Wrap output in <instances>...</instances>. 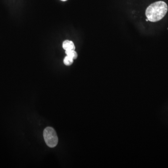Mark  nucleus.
<instances>
[{
  "label": "nucleus",
  "instance_id": "f257e3e1",
  "mask_svg": "<svg viewBox=\"0 0 168 168\" xmlns=\"http://www.w3.org/2000/svg\"><path fill=\"white\" fill-rule=\"evenodd\" d=\"M168 11V6L163 1H156L149 6L146 10V16L149 21L156 22L162 19Z\"/></svg>",
  "mask_w": 168,
  "mask_h": 168
},
{
  "label": "nucleus",
  "instance_id": "f03ea898",
  "mask_svg": "<svg viewBox=\"0 0 168 168\" xmlns=\"http://www.w3.org/2000/svg\"><path fill=\"white\" fill-rule=\"evenodd\" d=\"M44 138L47 146L54 148L58 143V137L56 132L51 127H47L44 131Z\"/></svg>",
  "mask_w": 168,
  "mask_h": 168
},
{
  "label": "nucleus",
  "instance_id": "7ed1b4c3",
  "mask_svg": "<svg viewBox=\"0 0 168 168\" xmlns=\"http://www.w3.org/2000/svg\"><path fill=\"white\" fill-rule=\"evenodd\" d=\"M63 48L65 51L75 50V46L71 41L65 40L63 43Z\"/></svg>",
  "mask_w": 168,
  "mask_h": 168
},
{
  "label": "nucleus",
  "instance_id": "20e7f679",
  "mask_svg": "<svg viewBox=\"0 0 168 168\" xmlns=\"http://www.w3.org/2000/svg\"><path fill=\"white\" fill-rule=\"evenodd\" d=\"M65 53L67 56H69L73 59H75L78 57L77 52L75 50L65 51Z\"/></svg>",
  "mask_w": 168,
  "mask_h": 168
},
{
  "label": "nucleus",
  "instance_id": "39448f33",
  "mask_svg": "<svg viewBox=\"0 0 168 168\" xmlns=\"http://www.w3.org/2000/svg\"><path fill=\"white\" fill-rule=\"evenodd\" d=\"M74 62V59H71L69 56H66L65 57L64 59V63L65 65L69 66L71 65H72V63Z\"/></svg>",
  "mask_w": 168,
  "mask_h": 168
},
{
  "label": "nucleus",
  "instance_id": "423d86ee",
  "mask_svg": "<svg viewBox=\"0 0 168 168\" xmlns=\"http://www.w3.org/2000/svg\"><path fill=\"white\" fill-rule=\"evenodd\" d=\"M61 1H66L67 0H61Z\"/></svg>",
  "mask_w": 168,
  "mask_h": 168
},
{
  "label": "nucleus",
  "instance_id": "0eeeda50",
  "mask_svg": "<svg viewBox=\"0 0 168 168\" xmlns=\"http://www.w3.org/2000/svg\"><path fill=\"white\" fill-rule=\"evenodd\" d=\"M146 21H149V20H148V19H146Z\"/></svg>",
  "mask_w": 168,
  "mask_h": 168
}]
</instances>
